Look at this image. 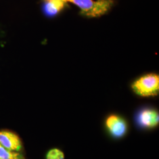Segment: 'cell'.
Segmentation results:
<instances>
[{"instance_id":"6da1fadb","label":"cell","mask_w":159,"mask_h":159,"mask_svg":"<svg viewBox=\"0 0 159 159\" xmlns=\"http://www.w3.org/2000/svg\"><path fill=\"white\" fill-rule=\"evenodd\" d=\"M77 6L82 15L95 18L105 14L113 4V0H64Z\"/></svg>"},{"instance_id":"7a4b0ae2","label":"cell","mask_w":159,"mask_h":159,"mask_svg":"<svg viewBox=\"0 0 159 159\" xmlns=\"http://www.w3.org/2000/svg\"><path fill=\"white\" fill-rule=\"evenodd\" d=\"M131 88L139 96H156L159 91V75L150 73L142 76L133 83Z\"/></svg>"},{"instance_id":"3957f363","label":"cell","mask_w":159,"mask_h":159,"mask_svg":"<svg viewBox=\"0 0 159 159\" xmlns=\"http://www.w3.org/2000/svg\"><path fill=\"white\" fill-rule=\"evenodd\" d=\"M105 125L110 134L116 138L124 136L127 131L125 120L116 114L110 115L106 119Z\"/></svg>"},{"instance_id":"277c9868","label":"cell","mask_w":159,"mask_h":159,"mask_svg":"<svg viewBox=\"0 0 159 159\" xmlns=\"http://www.w3.org/2000/svg\"><path fill=\"white\" fill-rule=\"evenodd\" d=\"M0 144L7 149L20 152L23 144L19 136L11 131L0 130Z\"/></svg>"},{"instance_id":"5b68a950","label":"cell","mask_w":159,"mask_h":159,"mask_svg":"<svg viewBox=\"0 0 159 159\" xmlns=\"http://www.w3.org/2000/svg\"><path fill=\"white\" fill-rule=\"evenodd\" d=\"M137 121L143 127L153 128L159 125V113L153 108H143L137 114Z\"/></svg>"},{"instance_id":"8992f818","label":"cell","mask_w":159,"mask_h":159,"mask_svg":"<svg viewBox=\"0 0 159 159\" xmlns=\"http://www.w3.org/2000/svg\"><path fill=\"white\" fill-rule=\"evenodd\" d=\"M66 3L64 0H43L44 13L48 17H54L63 10Z\"/></svg>"},{"instance_id":"52a82bcc","label":"cell","mask_w":159,"mask_h":159,"mask_svg":"<svg viewBox=\"0 0 159 159\" xmlns=\"http://www.w3.org/2000/svg\"><path fill=\"white\" fill-rule=\"evenodd\" d=\"M23 157L20 152L9 150L0 144V159H20Z\"/></svg>"},{"instance_id":"ba28073f","label":"cell","mask_w":159,"mask_h":159,"mask_svg":"<svg viewBox=\"0 0 159 159\" xmlns=\"http://www.w3.org/2000/svg\"><path fill=\"white\" fill-rule=\"evenodd\" d=\"M65 155L60 149L54 148L50 150L46 154V159H64Z\"/></svg>"},{"instance_id":"9c48e42d","label":"cell","mask_w":159,"mask_h":159,"mask_svg":"<svg viewBox=\"0 0 159 159\" xmlns=\"http://www.w3.org/2000/svg\"><path fill=\"white\" fill-rule=\"evenodd\" d=\"M24 159V157H23V158H21V159Z\"/></svg>"}]
</instances>
